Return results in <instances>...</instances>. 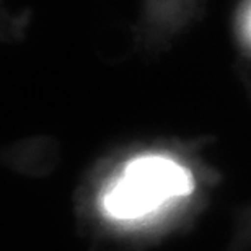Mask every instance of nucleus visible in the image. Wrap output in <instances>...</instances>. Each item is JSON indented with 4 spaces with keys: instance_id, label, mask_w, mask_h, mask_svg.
Wrapping results in <instances>:
<instances>
[{
    "instance_id": "obj_1",
    "label": "nucleus",
    "mask_w": 251,
    "mask_h": 251,
    "mask_svg": "<svg viewBox=\"0 0 251 251\" xmlns=\"http://www.w3.org/2000/svg\"><path fill=\"white\" fill-rule=\"evenodd\" d=\"M193 189L194 179L188 168L172 158L147 155L126 165L103 196V210L116 220L140 219Z\"/></svg>"
},
{
    "instance_id": "obj_2",
    "label": "nucleus",
    "mask_w": 251,
    "mask_h": 251,
    "mask_svg": "<svg viewBox=\"0 0 251 251\" xmlns=\"http://www.w3.org/2000/svg\"><path fill=\"white\" fill-rule=\"evenodd\" d=\"M248 28H250V34H251V12H250V17H248Z\"/></svg>"
}]
</instances>
